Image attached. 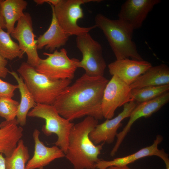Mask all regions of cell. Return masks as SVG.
<instances>
[{"label": "cell", "mask_w": 169, "mask_h": 169, "mask_svg": "<svg viewBox=\"0 0 169 169\" xmlns=\"http://www.w3.org/2000/svg\"><path fill=\"white\" fill-rule=\"evenodd\" d=\"M52 10V18L48 30L37 40V49L44 48L50 52L64 45L70 36L64 32L59 25L54 11Z\"/></svg>", "instance_id": "obj_17"}, {"label": "cell", "mask_w": 169, "mask_h": 169, "mask_svg": "<svg viewBox=\"0 0 169 169\" xmlns=\"http://www.w3.org/2000/svg\"><path fill=\"white\" fill-rule=\"evenodd\" d=\"M31 17L28 13H24L18 21L16 26L11 33V36L18 42L20 49L27 56V63L35 68L39 64L41 58L37 52V40L33 32Z\"/></svg>", "instance_id": "obj_10"}, {"label": "cell", "mask_w": 169, "mask_h": 169, "mask_svg": "<svg viewBox=\"0 0 169 169\" xmlns=\"http://www.w3.org/2000/svg\"><path fill=\"white\" fill-rule=\"evenodd\" d=\"M169 90V84L145 87L131 89V97L132 101L138 104L155 99Z\"/></svg>", "instance_id": "obj_22"}, {"label": "cell", "mask_w": 169, "mask_h": 169, "mask_svg": "<svg viewBox=\"0 0 169 169\" xmlns=\"http://www.w3.org/2000/svg\"><path fill=\"white\" fill-rule=\"evenodd\" d=\"M60 0H34V2L37 5H41L45 3H47L54 6L58 4Z\"/></svg>", "instance_id": "obj_28"}, {"label": "cell", "mask_w": 169, "mask_h": 169, "mask_svg": "<svg viewBox=\"0 0 169 169\" xmlns=\"http://www.w3.org/2000/svg\"><path fill=\"white\" fill-rule=\"evenodd\" d=\"M24 0H0L2 14L5 21L7 32L9 34L14 30V25L23 15V11L28 5Z\"/></svg>", "instance_id": "obj_20"}, {"label": "cell", "mask_w": 169, "mask_h": 169, "mask_svg": "<svg viewBox=\"0 0 169 169\" xmlns=\"http://www.w3.org/2000/svg\"><path fill=\"white\" fill-rule=\"evenodd\" d=\"M40 133L37 129L33 131V136L35 143L34 154L28 161L25 169L43 168L55 159L65 157V154L58 146L55 145L50 147L46 146L40 140Z\"/></svg>", "instance_id": "obj_16"}, {"label": "cell", "mask_w": 169, "mask_h": 169, "mask_svg": "<svg viewBox=\"0 0 169 169\" xmlns=\"http://www.w3.org/2000/svg\"><path fill=\"white\" fill-rule=\"evenodd\" d=\"M98 124V120L87 116L71 128L65 157L74 169L96 168L103 143L95 145L90 139L89 134Z\"/></svg>", "instance_id": "obj_2"}, {"label": "cell", "mask_w": 169, "mask_h": 169, "mask_svg": "<svg viewBox=\"0 0 169 169\" xmlns=\"http://www.w3.org/2000/svg\"><path fill=\"white\" fill-rule=\"evenodd\" d=\"M24 53L18 44L12 39L10 34L0 29V55L7 59L12 60L17 57L22 58Z\"/></svg>", "instance_id": "obj_24"}, {"label": "cell", "mask_w": 169, "mask_h": 169, "mask_svg": "<svg viewBox=\"0 0 169 169\" xmlns=\"http://www.w3.org/2000/svg\"><path fill=\"white\" fill-rule=\"evenodd\" d=\"M76 42L77 47L82 55L78 68L84 69V74L88 76H103L106 65L100 44L89 33L77 36Z\"/></svg>", "instance_id": "obj_8"}, {"label": "cell", "mask_w": 169, "mask_h": 169, "mask_svg": "<svg viewBox=\"0 0 169 169\" xmlns=\"http://www.w3.org/2000/svg\"><path fill=\"white\" fill-rule=\"evenodd\" d=\"M18 125L16 119L0 124V153L6 157L11 155L23 136V129Z\"/></svg>", "instance_id": "obj_18"}, {"label": "cell", "mask_w": 169, "mask_h": 169, "mask_svg": "<svg viewBox=\"0 0 169 169\" xmlns=\"http://www.w3.org/2000/svg\"><path fill=\"white\" fill-rule=\"evenodd\" d=\"M0 169H6L5 158L2 155V154L0 153Z\"/></svg>", "instance_id": "obj_30"}, {"label": "cell", "mask_w": 169, "mask_h": 169, "mask_svg": "<svg viewBox=\"0 0 169 169\" xmlns=\"http://www.w3.org/2000/svg\"><path fill=\"white\" fill-rule=\"evenodd\" d=\"M43 54L47 57L40 59L35 68L37 72L53 80H72L74 78L79 60L69 58L66 49H56L52 53L44 52Z\"/></svg>", "instance_id": "obj_7"}, {"label": "cell", "mask_w": 169, "mask_h": 169, "mask_svg": "<svg viewBox=\"0 0 169 169\" xmlns=\"http://www.w3.org/2000/svg\"><path fill=\"white\" fill-rule=\"evenodd\" d=\"M27 116L45 120V124L42 127V131L46 136L54 133L56 134L58 139L54 144L65 154L67 151L70 131L74 124L61 116L53 105L36 104L28 112Z\"/></svg>", "instance_id": "obj_5"}, {"label": "cell", "mask_w": 169, "mask_h": 169, "mask_svg": "<svg viewBox=\"0 0 169 169\" xmlns=\"http://www.w3.org/2000/svg\"><path fill=\"white\" fill-rule=\"evenodd\" d=\"M169 84V68L165 64L152 66L139 76L130 86L131 89Z\"/></svg>", "instance_id": "obj_19"}, {"label": "cell", "mask_w": 169, "mask_h": 169, "mask_svg": "<svg viewBox=\"0 0 169 169\" xmlns=\"http://www.w3.org/2000/svg\"><path fill=\"white\" fill-rule=\"evenodd\" d=\"M104 169H131L128 166H113L108 167Z\"/></svg>", "instance_id": "obj_31"}, {"label": "cell", "mask_w": 169, "mask_h": 169, "mask_svg": "<svg viewBox=\"0 0 169 169\" xmlns=\"http://www.w3.org/2000/svg\"><path fill=\"white\" fill-rule=\"evenodd\" d=\"M131 101L123 105V109L116 117L111 119H107L102 123L98 124L90 132L89 137L96 145L103 142L111 144L116 136L118 128L122 125L121 121L129 117L130 114L137 105Z\"/></svg>", "instance_id": "obj_12"}, {"label": "cell", "mask_w": 169, "mask_h": 169, "mask_svg": "<svg viewBox=\"0 0 169 169\" xmlns=\"http://www.w3.org/2000/svg\"><path fill=\"white\" fill-rule=\"evenodd\" d=\"M29 157L28 148L21 139L11 155L5 158L6 169H25Z\"/></svg>", "instance_id": "obj_23"}, {"label": "cell", "mask_w": 169, "mask_h": 169, "mask_svg": "<svg viewBox=\"0 0 169 169\" xmlns=\"http://www.w3.org/2000/svg\"><path fill=\"white\" fill-rule=\"evenodd\" d=\"M0 29H6L5 21L2 14L0 0Z\"/></svg>", "instance_id": "obj_29"}, {"label": "cell", "mask_w": 169, "mask_h": 169, "mask_svg": "<svg viewBox=\"0 0 169 169\" xmlns=\"http://www.w3.org/2000/svg\"><path fill=\"white\" fill-rule=\"evenodd\" d=\"M169 101V92H167L152 100L138 104L132 111L130 119L122 130L118 133L117 140L110 154L114 155L124 139L130 131L133 124L141 117H148L158 111Z\"/></svg>", "instance_id": "obj_13"}, {"label": "cell", "mask_w": 169, "mask_h": 169, "mask_svg": "<svg viewBox=\"0 0 169 169\" xmlns=\"http://www.w3.org/2000/svg\"><path fill=\"white\" fill-rule=\"evenodd\" d=\"M95 20L96 27L103 33L116 59L130 58L143 60L132 40L133 31L118 19H111L101 14H97Z\"/></svg>", "instance_id": "obj_3"}, {"label": "cell", "mask_w": 169, "mask_h": 169, "mask_svg": "<svg viewBox=\"0 0 169 169\" xmlns=\"http://www.w3.org/2000/svg\"><path fill=\"white\" fill-rule=\"evenodd\" d=\"M108 81L104 76L84 74L61 92L53 105L61 116L71 121L85 116L101 120L102 100Z\"/></svg>", "instance_id": "obj_1"}, {"label": "cell", "mask_w": 169, "mask_h": 169, "mask_svg": "<svg viewBox=\"0 0 169 169\" xmlns=\"http://www.w3.org/2000/svg\"><path fill=\"white\" fill-rule=\"evenodd\" d=\"M18 88V85H14L3 81L0 78V97L7 96L12 98L15 91Z\"/></svg>", "instance_id": "obj_26"}, {"label": "cell", "mask_w": 169, "mask_h": 169, "mask_svg": "<svg viewBox=\"0 0 169 169\" xmlns=\"http://www.w3.org/2000/svg\"><path fill=\"white\" fill-rule=\"evenodd\" d=\"M164 163L166 165V169H169V161Z\"/></svg>", "instance_id": "obj_32"}, {"label": "cell", "mask_w": 169, "mask_h": 169, "mask_svg": "<svg viewBox=\"0 0 169 169\" xmlns=\"http://www.w3.org/2000/svg\"><path fill=\"white\" fill-rule=\"evenodd\" d=\"M160 0H127L121 5L118 19L134 31L140 28L149 13Z\"/></svg>", "instance_id": "obj_11"}, {"label": "cell", "mask_w": 169, "mask_h": 169, "mask_svg": "<svg viewBox=\"0 0 169 169\" xmlns=\"http://www.w3.org/2000/svg\"><path fill=\"white\" fill-rule=\"evenodd\" d=\"M17 71L36 104L53 105L58 97L72 82L70 79L52 80L25 62L22 63Z\"/></svg>", "instance_id": "obj_4"}, {"label": "cell", "mask_w": 169, "mask_h": 169, "mask_svg": "<svg viewBox=\"0 0 169 169\" xmlns=\"http://www.w3.org/2000/svg\"><path fill=\"white\" fill-rule=\"evenodd\" d=\"M163 139L162 136L158 135L151 145L143 148L133 154L125 157L115 158L109 161L100 160L96 163V168L98 169H104L113 166H126L140 159L152 156L159 157L164 162L169 160L168 155L164 150L163 149L160 150L158 148V145L162 142Z\"/></svg>", "instance_id": "obj_15"}, {"label": "cell", "mask_w": 169, "mask_h": 169, "mask_svg": "<svg viewBox=\"0 0 169 169\" xmlns=\"http://www.w3.org/2000/svg\"><path fill=\"white\" fill-rule=\"evenodd\" d=\"M19 105L18 101L11 97H0V116L6 121L13 120L17 116Z\"/></svg>", "instance_id": "obj_25"}, {"label": "cell", "mask_w": 169, "mask_h": 169, "mask_svg": "<svg viewBox=\"0 0 169 169\" xmlns=\"http://www.w3.org/2000/svg\"><path fill=\"white\" fill-rule=\"evenodd\" d=\"M152 66L149 62L130 59H116L108 65L110 73L129 85Z\"/></svg>", "instance_id": "obj_14"}, {"label": "cell", "mask_w": 169, "mask_h": 169, "mask_svg": "<svg viewBox=\"0 0 169 169\" xmlns=\"http://www.w3.org/2000/svg\"><path fill=\"white\" fill-rule=\"evenodd\" d=\"M131 89L128 85L117 76L113 75L105 89L101 104L103 117L111 119L116 109L131 101Z\"/></svg>", "instance_id": "obj_9"}, {"label": "cell", "mask_w": 169, "mask_h": 169, "mask_svg": "<svg viewBox=\"0 0 169 169\" xmlns=\"http://www.w3.org/2000/svg\"><path fill=\"white\" fill-rule=\"evenodd\" d=\"M99 0H60L54 6L50 4L54 10L57 22L66 33L71 35L79 36L96 28L95 25L88 27L79 26L77 22L84 16L81 8L82 4L91 2H100Z\"/></svg>", "instance_id": "obj_6"}, {"label": "cell", "mask_w": 169, "mask_h": 169, "mask_svg": "<svg viewBox=\"0 0 169 169\" xmlns=\"http://www.w3.org/2000/svg\"><path fill=\"white\" fill-rule=\"evenodd\" d=\"M8 60L0 55V77L5 78L9 71L6 67Z\"/></svg>", "instance_id": "obj_27"}, {"label": "cell", "mask_w": 169, "mask_h": 169, "mask_svg": "<svg viewBox=\"0 0 169 169\" xmlns=\"http://www.w3.org/2000/svg\"><path fill=\"white\" fill-rule=\"evenodd\" d=\"M9 73L14 78L18 83L21 95V101L16 119L18 125L23 126L26 124L27 116L29 110L33 108L36 104L22 77H19L15 71H9Z\"/></svg>", "instance_id": "obj_21"}]
</instances>
